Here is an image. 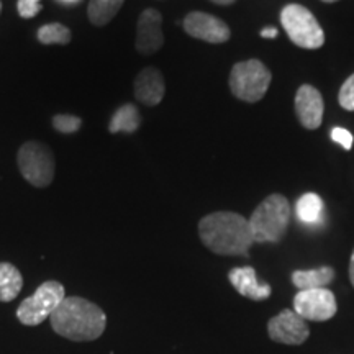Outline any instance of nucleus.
<instances>
[{
  "instance_id": "nucleus-1",
  "label": "nucleus",
  "mask_w": 354,
  "mask_h": 354,
  "mask_svg": "<svg viewBox=\"0 0 354 354\" xmlns=\"http://www.w3.org/2000/svg\"><path fill=\"white\" fill-rule=\"evenodd\" d=\"M198 236L205 248L220 256H248L254 245L250 221L234 212H215L198 223Z\"/></svg>"
},
{
  "instance_id": "nucleus-2",
  "label": "nucleus",
  "mask_w": 354,
  "mask_h": 354,
  "mask_svg": "<svg viewBox=\"0 0 354 354\" xmlns=\"http://www.w3.org/2000/svg\"><path fill=\"white\" fill-rule=\"evenodd\" d=\"M50 318L53 330L71 342H94L107 325L104 310L82 297H66Z\"/></svg>"
},
{
  "instance_id": "nucleus-3",
  "label": "nucleus",
  "mask_w": 354,
  "mask_h": 354,
  "mask_svg": "<svg viewBox=\"0 0 354 354\" xmlns=\"http://www.w3.org/2000/svg\"><path fill=\"white\" fill-rule=\"evenodd\" d=\"M248 221L254 243H279L290 223L289 201L281 194H271L256 207Z\"/></svg>"
},
{
  "instance_id": "nucleus-4",
  "label": "nucleus",
  "mask_w": 354,
  "mask_h": 354,
  "mask_svg": "<svg viewBox=\"0 0 354 354\" xmlns=\"http://www.w3.org/2000/svg\"><path fill=\"white\" fill-rule=\"evenodd\" d=\"M272 74L259 59H248L236 63L230 74L232 94L248 104H256L268 92Z\"/></svg>"
},
{
  "instance_id": "nucleus-5",
  "label": "nucleus",
  "mask_w": 354,
  "mask_h": 354,
  "mask_svg": "<svg viewBox=\"0 0 354 354\" xmlns=\"http://www.w3.org/2000/svg\"><path fill=\"white\" fill-rule=\"evenodd\" d=\"M281 24L290 41L304 50H318L325 43V33L312 12L299 3L282 8Z\"/></svg>"
},
{
  "instance_id": "nucleus-6",
  "label": "nucleus",
  "mask_w": 354,
  "mask_h": 354,
  "mask_svg": "<svg viewBox=\"0 0 354 354\" xmlns=\"http://www.w3.org/2000/svg\"><path fill=\"white\" fill-rule=\"evenodd\" d=\"M17 162L24 179L35 187H48L55 179V156L44 143L26 141L21 145Z\"/></svg>"
},
{
  "instance_id": "nucleus-7",
  "label": "nucleus",
  "mask_w": 354,
  "mask_h": 354,
  "mask_svg": "<svg viewBox=\"0 0 354 354\" xmlns=\"http://www.w3.org/2000/svg\"><path fill=\"white\" fill-rule=\"evenodd\" d=\"M66 299L64 286L57 281H46L35 290L33 295L26 297L17 308V318L26 326H37L43 323L59 307Z\"/></svg>"
},
{
  "instance_id": "nucleus-8",
  "label": "nucleus",
  "mask_w": 354,
  "mask_h": 354,
  "mask_svg": "<svg viewBox=\"0 0 354 354\" xmlns=\"http://www.w3.org/2000/svg\"><path fill=\"white\" fill-rule=\"evenodd\" d=\"M294 310L305 322H326L336 315L335 294L326 287L323 289L299 290L294 297Z\"/></svg>"
},
{
  "instance_id": "nucleus-9",
  "label": "nucleus",
  "mask_w": 354,
  "mask_h": 354,
  "mask_svg": "<svg viewBox=\"0 0 354 354\" xmlns=\"http://www.w3.org/2000/svg\"><path fill=\"white\" fill-rule=\"evenodd\" d=\"M268 333L272 342L297 346L307 342L310 330L307 322L295 310L286 308L269 320Z\"/></svg>"
},
{
  "instance_id": "nucleus-10",
  "label": "nucleus",
  "mask_w": 354,
  "mask_h": 354,
  "mask_svg": "<svg viewBox=\"0 0 354 354\" xmlns=\"http://www.w3.org/2000/svg\"><path fill=\"white\" fill-rule=\"evenodd\" d=\"M184 30L189 37L212 44L227 43L232 37V30L223 20L205 12H190L184 19Z\"/></svg>"
},
{
  "instance_id": "nucleus-11",
  "label": "nucleus",
  "mask_w": 354,
  "mask_h": 354,
  "mask_svg": "<svg viewBox=\"0 0 354 354\" xmlns=\"http://www.w3.org/2000/svg\"><path fill=\"white\" fill-rule=\"evenodd\" d=\"M162 15L154 8L141 12L136 28V50L140 55L149 56L158 53L165 44V35L161 30Z\"/></svg>"
},
{
  "instance_id": "nucleus-12",
  "label": "nucleus",
  "mask_w": 354,
  "mask_h": 354,
  "mask_svg": "<svg viewBox=\"0 0 354 354\" xmlns=\"http://www.w3.org/2000/svg\"><path fill=\"white\" fill-rule=\"evenodd\" d=\"M323 112H325V104L320 92L308 84L300 86L295 94V113L302 127L307 130H317L323 122Z\"/></svg>"
},
{
  "instance_id": "nucleus-13",
  "label": "nucleus",
  "mask_w": 354,
  "mask_h": 354,
  "mask_svg": "<svg viewBox=\"0 0 354 354\" xmlns=\"http://www.w3.org/2000/svg\"><path fill=\"white\" fill-rule=\"evenodd\" d=\"M166 92L165 77L156 68H145L135 79V97L141 104L154 107L161 104Z\"/></svg>"
},
{
  "instance_id": "nucleus-14",
  "label": "nucleus",
  "mask_w": 354,
  "mask_h": 354,
  "mask_svg": "<svg viewBox=\"0 0 354 354\" xmlns=\"http://www.w3.org/2000/svg\"><path fill=\"white\" fill-rule=\"evenodd\" d=\"M228 279L238 294H241L246 299L256 300V302L269 299L272 294L271 286L266 284V282L261 284L258 277H256V271L251 266L232 269L228 272Z\"/></svg>"
},
{
  "instance_id": "nucleus-15",
  "label": "nucleus",
  "mask_w": 354,
  "mask_h": 354,
  "mask_svg": "<svg viewBox=\"0 0 354 354\" xmlns=\"http://www.w3.org/2000/svg\"><path fill=\"white\" fill-rule=\"evenodd\" d=\"M335 279V269L330 266H323L318 269H310V271H294L292 272V284L299 290L308 289H323L331 284Z\"/></svg>"
},
{
  "instance_id": "nucleus-16",
  "label": "nucleus",
  "mask_w": 354,
  "mask_h": 354,
  "mask_svg": "<svg viewBox=\"0 0 354 354\" xmlns=\"http://www.w3.org/2000/svg\"><path fill=\"white\" fill-rule=\"evenodd\" d=\"M24 287V277L15 266L0 263V302H12L19 297Z\"/></svg>"
},
{
  "instance_id": "nucleus-17",
  "label": "nucleus",
  "mask_w": 354,
  "mask_h": 354,
  "mask_svg": "<svg viewBox=\"0 0 354 354\" xmlns=\"http://www.w3.org/2000/svg\"><path fill=\"white\" fill-rule=\"evenodd\" d=\"M141 125V115L136 105L125 104L113 113L109 123L110 133H135Z\"/></svg>"
},
{
  "instance_id": "nucleus-18",
  "label": "nucleus",
  "mask_w": 354,
  "mask_h": 354,
  "mask_svg": "<svg viewBox=\"0 0 354 354\" xmlns=\"http://www.w3.org/2000/svg\"><path fill=\"white\" fill-rule=\"evenodd\" d=\"M125 0H91L87 7V17L92 25L105 26L120 12Z\"/></svg>"
},
{
  "instance_id": "nucleus-19",
  "label": "nucleus",
  "mask_w": 354,
  "mask_h": 354,
  "mask_svg": "<svg viewBox=\"0 0 354 354\" xmlns=\"http://www.w3.org/2000/svg\"><path fill=\"white\" fill-rule=\"evenodd\" d=\"M297 216L307 225H315L323 216V201L315 192H308L297 201Z\"/></svg>"
},
{
  "instance_id": "nucleus-20",
  "label": "nucleus",
  "mask_w": 354,
  "mask_h": 354,
  "mask_svg": "<svg viewBox=\"0 0 354 354\" xmlns=\"http://www.w3.org/2000/svg\"><path fill=\"white\" fill-rule=\"evenodd\" d=\"M38 41L41 44H68L71 43V38H73V33L68 26L63 24H48L43 25L41 28L38 30L37 33Z\"/></svg>"
},
{
  "instance_id": "nucleus-21",
  "label": "nucleus",
  "mask_w": 354,
  "mask_h": 354,
  "mask_svg": "<svg viewBox=\"0 0 354 354\" xmlns=\"http://www.w3.org/2000/svg\"><path fill=\"white\" fill-rule=\"evenodd\" d=\"M82 125V120L76 115L69 113H59L53 117V127L55 130L59 133H64V135H71V133H76Z\"/></svg>"
},
{
  "instance_id": "nucleus-22",
  "label": "nucleus",
  "mask_w": 354,
  "mask_h": 354,
  "mask_svg": "<svg viewBox=\"0 0 354 354\" xmlns=\"http://www.w3.org/2000/svg\"><path fill=\"white\" fill-rule=\"evenodd\" d=\"M338 102L344 110L354 112V74H351L339 88Z\"/></svg>"
},
{
  "instance_id": "nucleus-23",
  "label": "nucleus",
  "mask_w": 354,
  "mask_h": 354,
  "mask_svg": "<svg viewBox=\"0 0 354 354\" xmlns=\"http://www.w3.org/2000/svg\"><path fill=\"white\" fill-rule=\"evenodd\" d=\"M41 3L39 0H19L17 2V10L21 19H33L41 12Z\"/></svg>"
},
{
  "instance_id": "nucleus-24",
  "label": "nucleus",
  "mask_w": 354,
  "mask_h": 354,
  "mask_svg": "<svg viewBox=\"0 0 354 354\" xmlns=\"http://www.w3.org/2000/svg\"><path fill=\"white\" fill-rule=\"evenodd\" d=\"M331 140H333L335 143H338L339 146H343L346 151H349V149L353 148L354 138H353L351 131L344 130V128H342V127H336L331 130Z\"/></svg>"
},
{
  "instance_id": "nucleus-25",
  "label": "nucleus",
  "mask_w": 354,
  "mask_h": 354,
  "mask_svg": "<svg viewBox=\"0 0 354 354\" xmlns=\"http://www.w3.org/2000/svg\"><path fill=\"white\" fill-rule=\"evenodd\" d=\"M277 35H279L277 28H272V26H269V28L261 30V37H263V38L272 39V38H277Z\"/></svg>"
},
{
  "instance_id": "nucleus-26",
  "label": "nucleus",
  "mask_w": 354,
  "mask_h": 354,
  "mask_svg": "<svg viewBox=\"0 0 354 354\" xmlns=\"http://www.w3.org/2000/svg\"><path fill=\"white\" fill-rule=\"evenodd\" d=\"M349 281H351V284L354 287V251L351 254V261H349Z\"/></svg>"
},
{
  "instance_id": "nucleus-27",
  "label": "nucleus",
  "mask_w": 354,
  "mask_h": 354,
  "mask_svg": "<svg viewBox=\"0 0 354 354\" xmlns=\"http://www.w3.org/2000/svg\"><path fill=\"white\" fill-rule=\"evenodd\" d=\"M210 2L216 3V6H232L236 0H210Z\"/></svg>"
},
{
  "instance_id": "nucleus-28",
  "label": "nucleus",
  "mask_w": 354,
  "mask_h": 354,
  "mask_svg": "<svg viewBox=\"0 0 354 354\" xmlns=\"http://www.w3.org/2000/svg\"><path fill=\"white\" fill-rule=\"evenodd\" d=\"M61 3H64V6H74V3H79L81 0H59Z\"/></svg>"
},
{
  "instance_id": "nucleus-29",
  "label": "nucleus",
  "mask_w": 354,
  "mask_h": 354,
  "mask_svg": "<svg viewBox=\"0 0 354 354\" xmlns=\"http://www.w3.org/2000/svg\"><path fill=\"white\" fill-rule=\"evenodd\" d=\"M322 2H325V3H333V2H338V0H322Z\"/></svg>"
},
{
  "instance_id": "nucleus-30",
  "label": "nucleus",
  "mask_w": 354,
  "mask_h": 354,
  "mask_svg": "<svg viewBox=\"0 0 354 354\" xmlns=\"http://www.w3.org/2000/svg\"><path fill=\"white\" fill-rule=\"evenodd\" d=\"M0 12H2V2H0Z\"/></svg>"
}]
</instances>
